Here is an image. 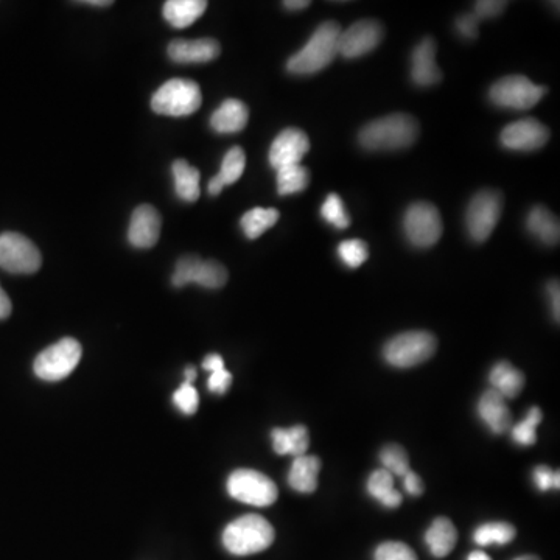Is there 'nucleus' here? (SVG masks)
<instances>
[{
    "label": "nucleus",
    "mask_w": 560,
    "mask_h": 560,
    "mask_svg": "<svg viewBox=\"0 0 560 560\" xmlns=\"http://www.w3.org/2000/svg\"><path fill=\"white\" fill-rule=\"evenodd\" d=\"M271 439H273V448L277 455H291L294 458L305 455L308 445H310V436L304 425L274 428Z\"/></svg>",
    "instance_id": "23"
},
{
    "label": "nucleus",
    "mask_w": 560,
    "mask_h": 560,
    "mask_svg": "<svg viewBox=\"0 0 560 560\" xmlns=\"http://www.w3.org/2000/svg\"><path fill=\"white\" fill-rule=\"evenodd\" d=\"M203 94L193 80L173 78L162 84L151 97V109L168 117H186L200 109Z\"/></svg>",
    "instance_id": "4"
},
{
    "label": "nucleus",
    "mask_w": 560,
    "mask_h": 560,
    "mask_svg": "<svg viewBox=\"0 0 560 560\" xmlns=\"http://www.w3.org/2000/svg\"><path fill=\"white\" fill-rule=\"evenodd\" d=\"M203 368L209 372H215L218 371V369H223L224 368L223 358H221V355L218 354L207 355V357L204 358L203 361Z\"/></svg>",
    "instance_id": "45"
},
{
    "label": "nucleus",
    "mask_w": 560,
    "mask_h": 560,
    "mask_svg": "<svg viewBox=\"0 0 560 560\" xmlns=\"http://www.w3.org/2000/svg\"><path fill=\"white\" fill-rule=\"evenodd\" d=\"M167 52L175 63L201 64L217 60L221 47L220 42L210 38L192 39V41L175 39L170 42Z\"/></svg>",
    "instance_id": "17"
},
{
    "label": "nucleus",
    "mask_w": 560,
    "mask_h": 560,
    "mask_svg": "<svg viewBox=\"0 0 560 560\" xmlns=\"http://www.w3.org/2000/svg\"><path fill=\"white\" fill-rule=\"evenodd\" d=\"M11 315V301L5 293L4 288L0 287V319H7Z\"/></svg>",
    "instance_id": "46"
},
{
    "label": "nucleus",
    "mask_w": 560,
    "mask_h": 560,
    "mask_svg": "<svg viewBox=\"0 0 560 560\" xmlns=\"http://www.w3.org/2000/svg\"><path fill=\"white\" fill-rule=\"evenodd\" d=\"M308 150H310V139L307 134L298 128H287L274 139L268 158L271 167L279 170L288 165L301 164Z\"/></svg>",
    "instance_id": "15"
},
{
    "label": "nucleus",
    "mask_w": 560,
    "mask_h": 560,
    "mask_svg": "<svg viewBox=\"0 0 560 560\" xmlns=\"http://www.w3.org/2000/svg\"><path fill=\"white\" fill-rule=\"evenodd\" d=\"M467 560H492V559H490V557L487 556L486 553H483V551H473V553H470L469 559Z\"/></svg>",
    "instance_id": "50"
},
{
    "label": "nucleus",
    "mask_w": 560,
    "mask_h": 560,
    "mask_svg": "<svg viewBox=\"0 0 560 560\" xmlns=\"http://www.w3.org/2000/svg\"><path fill=\"white\" fill-rule=\"evenodd\" d=\"M380 461L392 476H402L403 478L411 470L408 453L397 444L386 445L380 452Z\"/></svg>",
    "instance_id": "34"
},
{
    "label": "nucleus",
    "mask_w": 560,
    "mask_h": 560,
    "mask_svg": "<svg viewBox=\"0 0 560 560\" xmlns=\"http://www.w3.org/2000/svg\"><path fill=\"white\" fill-rule=\"evenodd\" d=\"M368 492L372 498L380 501L385 508H399L402 504V494L394 487V476L388 470H375L368 480Z\"/></svg>",
    "instance_id": "28"
},
{
    "label": "nucleus",
    "mask_w": 560,
    "mask_h": 560,
    "mask_svg": "<svg viewBox=\"0 0 560 560\" xmlns=\"http://www.w3.org/2000/svg\"><path fill=\"white\" fill-rule=\"evenodd\" d=\"M543 414L539 406H532L520 424L512 428V439L523 447H529L537 442V427L542 422Z\"/></svg>",
    "instance_id": "33"
},
{
    "label": "nucleus",
    "mask_w": 560,
    "mask_h": 560,
    "mask_svg": "<svg viewBox=\"0 0 560 560\" xmlns=\"http://www.w3.org/2000/svg\"><path fill=\"white\" fill-rule=\"evenodd\" d=\"M228 282V270L215 260H201L196 256H184L176 263L172 284L182 288L189 284H198L209 290H218Z\"/></svg>",
    "instance_id": "12"
},
{
    "label": "nucleus",
    "mask_w": 560,
    "mask_h": 560,
    "mask_svg": "<svg viewBox=\"0 0 560 560\" xmlns=\"http://www.w3.org/2000/svg\"><path fill=\"white\" fill-rule=\"evenodd\" d=\"M560 473L559 470L554 472L551 467L539 466L534 470V483H536L537 489L546 492V490L559 489L560 487Z\"/></svg>",
    "instance_id": "39"
},
{
    "label": "nucleus",
    "mask_w": 560,
    "mask_h": 560,
    "mask_svg": "<svg viewBox=\"0 0 560 560\" xmlns=\"http://www.w3.org/2000/svg\"><path fill=\"white\" fill-rule=\"evenodd\" d=\"M284 7L290 11L305 10V8L310 7V2L308 0H287V2H284Z\"/></svg>",
    "instance_id": "47"
},
{
    "label": "nucleus",
    "mask_w": 560,
    "mask_h": 560,
    "mask_svg": "<svg viewBox=\"0 0 560 560\" xmlns=\"http://www.w3.org/2000/svg\"><path fill=\"white\" fill-rule=\"evenodd\" d=\"M279 217V210L273 209V207H268V209L256 207V209L248 210L243 215L240 223H242L243 232H245L246 237L249 240H256L263 232L273 228Z\"/></svg>",
    "instance_id": "29"
},
{
    "label": "nucleus",
    "mask_w": 560,
    "mask_h": 560,
    "mask_svg": "<svg viewBox=\"0 0 560 560\" xmlns=\"http://www.w3.org/2000/svg\"><path fill=\"white\" fill-rule=\"evenodd\" d=\"M41 265V252L32 240L18 232L0 235V268L13 274H33Z\"/></svg>",
    "instance_id": "11"
},
{
    "label": "nucleus",
    "mask_w": 560,
    "mask_h": 560,
    "mask_svg": "<svg viewBox=\"0 0 560 560\" xmlns=\"http://www.w3.org/2000/svg\"><path fill=\"white\" fill-rule=\"evenodd\" d=\"M545 92V88L537 86L528 78L522 77V75H512V77L498 80L490 88L489 97L500 108L525 111V109L534 108L542 100Z\"/></svg>",
    "instance_id": "10"
},
{
    "label": "nucleus",
    "mask_w": 560,
    "mask_h": 560,
    "mask_svg": "<svg viewBox=\"0 0 560 560\" xmlns=\"http://www.w3.org/2000/svg\"><path fill=\"white\" fill-rule=\"evenodd\" d=\"M548 296H550L551 310H553L554 319H556V321L559 322L560 290H559V282H557V280H551L550 284H548Z\"/></svg>",
    "instance_id": "44"
},
{
    "label": "nucleus",
    "mask_w": 560,
    "mask_h": 560,
    "mask_svg": "<svg viewBox=\"0 0 560 560\" xmlns=\"http://www.w3.org/2000/svg\"><path fill=\"white\" fill-rule=\"evenodd\" d=\"M207 189H209L210 195L217 196L220 195L221 190L224 189V186L223 184H221L220 179L215 176V178L210 179L209 187H207Z\"/></svg>",
    "instance_id": "48"
},
{
    "label": "nucleus",
    "mask_w": 560,
    "mask_h": 560,
    "mask_svg": "<svg viewBox=\"0 0 560 560\" xmlns=\"http://www.w3.org/2000/svg\"><path fill=\"white\" fill-rule=\"evenodd\" d=\"M550 130L537 119H522L501 131V145L512 151H534L545 147Z\"/></svg>",
    "instance_id": "14"
},
{
    "label": "nucleus",
    "mask_w": 560,
    "mask_h": 560,
    "mask_svg": "<svg viewBox=\"0 0 560 560\" xmlns=\"http://www.w3.org/2000/svg\"><path fill=\"white\" fill-rule=\"evenodd\" d=\"M228 492L232 498L242 503L263 508L277 500V486L263 473L251 469H238L231 473Z\"/></svg>",
    "instance_id": "7"
},
{
    "label": "nucleus",
    "mask_w": 560,
    "mask_h": 560,
    "mask_svg": "<svg viewBox=\"0 0 560 560\" xmlns=\"http://www.w3.org/2000/svg\"><path fill=\"white\" fill-rule=\"evenodd\" d=\"M173 178H175L176 195L186 203H195L201 195L200 170L192 167L184 159L173 162Z\"/></svg>",
    "instance_id": "27"
},
{
    "label": "nucleus",
    "mask_w": 560,
    "mask_h": 560,
    "mask_svg": "<svg viewBox=\"0 0 560 560\" xmlns=\"http://www.w3.org/2000/svg\"><path fill=\"white\" fill-rule=\"evenodd\" d=\"M411 78L420 88L439 83L442 72L436 64V42L425 38L417 44L411 55Z\"/></svg>",
    "instance_id": "18"
},
{
    "label": "nucleus",
    "mask_w": 560,
    "mask_h": 560,
    "mask_svg": "<svg viewBox=\"0 0 560 560\" xmlns=\"http://www.w3.org/2000/svg\"><path fill=\"white\" fill-rule=\"evenodd\" d=\"M492 389L504 399H515L525 386V375L508 361L495 364L489 375Z\"/></svg>",
    "instance_id": "24"
},
{
    "label": "nucleus",
    "mask_w": 560,
    "mask_h": 560,
    "mask_svg": "<svg viewBox=\"0 0 560 560\" xmlns=\"http://www.w3.org/2000/svg\"><path fill=\"white\" fill-rule=\"evenodd\" d=\"M232 383V374L226 371V368L218 369V371L210 372L209 386L210 391L217 392V394H224L228 391Z\"/></svg>",
    "instance_id": "42"
},
{
    "label": "nucleus",
    "mask_w": 560,
    "mask_h": 560,
    "mask_svg": "<svg viewBox=\"0 0 560 560\" xmlns=\"http://www.w3.org/2000/svg\"><path fill=\"white\" fill-rule=\"evenodd\" d=\"M246 167V154L243 148L234 147L224 156L223 164H221L220 173L217 178L220 179L224 187L231 186L238 179L242 178Z\"/></svg>",
    "instance_id": "32"
},
{
    "label": "nucleus",
    "mask_w": 560,
    "mask_h": 560,
    "mask_svg": "<svg viewBox=\"0 0 560 560\" xmlns=\"http://www.w3.org/2000/svg\"><path fill=\"white\" fill-rule=\"evenodd\" d=\"M478 414L492 433L503 434L511 428L512 416L508 403L494 389H489L481 396Z\"/></svg>",
    "instance_id": "19"
},
{
    "label": "nucleus",
    "mask_w": 560,
    "mask_h": 560,
    "mask_svg": "<svg viewBox=\"0 0 560 560\" xmlns=\"http://www.w3.org/2000/svg\"><path fill=\"white\" fill-rule=\"evenodd\" d=\"M162 220L158 210L150 204L137 207L131 217L128 240L134 248H153L161 235Z\"/></svg>",
    "instance_id": "16"
},
{
    "label": "nucleus",
    "mask_w": 560,
    "mask_h": 560,
    "mask_svg": "<svg viewBox=\"0 0 560 560\" xmlns=\"http://www.w3.org/2000/svg\"><path fill=\"white\" fill-rule=\"evenodd\" d=\"M419 137V123L408 114H391L364 126L358 142L364 150L391 151L411 147Z\"/></svg>",
    "instance_id": "1"
},
{
    "label": "nucleus",
    "mask_w": 560,
    "mask_h": 560,
    "mask_svg": "<svg viewBox=\"0 0 560 560\" xmlns=\"http://www.w3.org/2000/svg\"><path fill=\"white\" fill-rule=\"evenodd\" d=\"M403 229L411 245L416 248H430L441 240L444 224L436 206L430 203H414L406 210Z\"/></svg>",
    "instance_id": "8"
},
{
    "label": "nucleus",
    "mask_w": 560,
    "mask_h": 560,
    "mask_svg": "<svg viewBox=\"0 0 560 560\" xmlns=\"http://www.w3.org/2000/svg\"><path fill=\"white\" fill-rule=\"evenodd\" d=\"M321 215L327 223L336 229H346L350 226V217L346 212L343 200L336 193H330L322 204Z\"/></svg>",
    "instance_id": "35"
},
{
    "label": "nucleus",
    "mask_w": 560,
    "mask_h": 560,
    "mask_svg": "<svg viewBox=\"0 0 560 560\" xmlns=\"http://www.w3.org/2000/svg\"><path fill=\"white\" fill-rule=\"evenodd\" d=\"M206 8V0H168L164 5V18L172 27L187 28L203 16Z\"/></svg>",
    "instance_id": "25"
},
{
    "label": "nucleus",
    "mask_w": 560,
    "mask_h": 560,
    "mask_svg": "<svg viewBox=\"0 0 560 560\" xmlns=\"http://www.w3.org/2000/svg\"><path fill=\"white\" fill-rule=\"evenodd\" d=\"M526 226L528 231L545 245L553 246L559 243V220L546 207H532L526 218Z\"/></svg>",
    "instance_id": "26"
},
{
    "label": "nucleus",
    "mask_w": 560,
    "mask_h": 560,
    "mask_svg": "<svg viewBox=\"0 0 560 560\" xmlns=\"http://www.w3.org/2000/svg\"><path fill=\"white\" fill-rule=\"evenodd\" d=\"M81 344L74 338H63L36 357L33 371L46 382H58L72 374L81 360Z\"/></svg>",
    "instance_id": "6"
},
{
    "label": "nucleus",
    "mask_w": 560,
    "mask_h": 560,
    "mask_svg": "<svg viewBox=\"0 0 560 560\" xmlns=\"http://www.w3.org/2000/svg\"><path fill=\"white\" fill-rule=\"evenodd\" d=\"M478 24L480 19L476 18L475 14H462L456 19V30L462 38L475 39L478 36Z\"/></svg>",
    "instance_id": "41"
},
{
    "label": "nucleus",
    "mask_w": 560,
    "mask_h": 560,
    "mask_svg": "<svg viewBox=\"0 0 560 560\" xmlns=\"http://www.w3.org/2000/svg\"><path fill=\"white\" fill-rule=\"evenodd\" d=\"M514 560H540V559L537 556H532V554H528V556H520V557H517V559H514Z\"/></svg>",
    "instance_id": "52"
},
{
    "label": "nucleus",
    "mask_w": 560,
    "mask_h": 560,
    "mask_svg": "<svg viewBox=\"0 0 560 560\" xmlns=\"http://www.w3.org/2000/svg\"><path fill=\"white\" fill-rule=\"evenodd\" d=\"M274 537V528L266 518L248 514L226 526L223 545L234 556H249L268 550L273 545Z\"/></svg>",
    "instance_id": "3"
},
{
    "label": "nucleus",
    "mask_w": 560,
    "mask_h": 560,
    "mask_svg": "<svg viewBox=\"0 0 560 560\" xmlns=\"http://www.w3.org/2000/svg\"><path fill=\"white\" fill-rule=\"evenodd\" d=\"M338 256H340L344 265L349 266V268H358L368 260V245L361 240H346L338 246Z\"/></svg>",
    "instance_id": "36"
},
{
    "label": "nucleus",
    "mask_w": 560,
    "mask_h": 560,
    "mask_svg": "<svg viewBox=\"0 0 560 560\" xmlns=\"http://www.w3.org/2000/svg\"><path fill=\"white\" fill-rule=\"evenodd\" d=\"M425 542H427L431 554L438 559H442V557H447L448 554L452 553L453 548H455L456 542H458V531H456L455 525L450 522V518L438 517L428 528L427 534H425Z\"/></svg>",
    "instance_id": "22"
},
{
    "label": "nucleus",
    "mask_w": 560,
    "mask_h": 560,
    "mask_svg": "<svg viewBox=\"0 0 560 560\" xmlns=\"http://www.w3.org/2000/svg\"><path fill=\"white\" fill-rule=\"evenodd\" d=\"M310 182V172L307 167L288 165L277 170V192L279 195L287 196L294 193L304 192Z\"/></svg>",
    "instance_id": "30"
},
{
    "label": "nucleus",
    "mask_w": 560,
    "mask_h": 560,
    "mask_svg": "<svg viewBox=\"0 0 560 560\" xmlns=\"http://www.w3.org/2000/svg\"><path fill=\"white\" fill-rule=\"evenodd\" d=\"M173 402L178 406L181 413L187 414V416H192L198 410V405H200V397H198V391L193 388L190 383H182L181 388L173 394Z\"/></svg>",
    "instance_id": "38"
},
{
    "label": "nucleus",
    "mask_w": 560,
    "mask_h": 560,
    "mask_svg": "<svg viewBox=\"0 0 560 560\" xmlns=\"http://www.w3.org/2000/svg\"><path fill=\"white\" fill-rule=\"evenodd\" d=\"M319 470H321V461L318 456H298L291 464L288 484L299 494H313L318 487Z\"/></svg>",
    "instance_id": "21"
},
{
    "label": "nucleus",
    "mask_w": 560,
    "mask_h": 560,
    "mask_svg": "<svg viewBox=\"0 0 560 560\" xmlns=\"http://www.w3.org/2000/svg\"><path fill=\"white\" fill-rule=\"evenodd\" d=\"M515 534L517 531L509 523H484L480 528H476L473 540L480 546L508 545L515 539Z\"/></svg>",
    "instance_id": "31"
},
{
    "label": "nucleus",
    "mask_w": 560,
    "mask_h": 560,
    "mask_svg": "<svg viewBox=\"0 0 560 560\" xmlns=\"http://www.w3.org/2000/svg\"><path fill=\"white\" fill-rule=\"evenodd\" d=\"M506 2H498V0H481L476 2L473 8V14L480 19H494L500 16L506 10Z\"/></svg>",
    "instance_id": "40"
},
{
    "label": "nucleus",
    "mask_w": 560,
    "mask_h": 560,
    "mask_svg": "<svg viewBox=\"0 0 560 560\" xmlns=\"http://www.w3.org/2000/svg\"><path fill=\"white\" fill-rule=\"evenodd\" d=\"M375 560H417L416 553L402 542H385L377 546Z\"/></svg>",
    "instance_id": "37"
},
{
    "label": "nucleus",
    "mask_w": 560,
    "mask_h": 560,
    "mask_svg": "<svg viewBox=\"0 0 560 560\" xmlns=\"http://www.w3.org/2000/svg\"><path fill=\"white\" fill-rule=\"evenodd\" d=\"M343 28L336 22H324L316 28L307 44L294 53L287 63V69L293 75H313L326 69L338 53V42Z\"/></svg>",
    "instance_id": "2"
},
{
    "label": "nucleus",
    "mask_w": 560,
    "mask_h": 560,
    "mask_svg": "<svg viewBox=\"0 0 560 560\" xmlns=\"http://www.w3.org/2000/svg\"><path fill=\"white\" fill-rule=\"evenodd\" d=\"M503 210V198L495 190H481L473 196L466 212V226L473 242H486L494 232Z\"/></svg>",
    "instance_id": "9"
},
{
    "label": "nucleus",
    "mask_w": 560,
    "mask_h": 560,
    "mask_svg": "<svg viewBox=\"0 0 560 560\" xmlns=\"http://www.w3.org/2000/svg\"><path fill=\"white\" fill-rule=\"evenodd\" d=\"M403 486H405L406 492L413 495V497H420V495L424 494V483H422L420 476L414 473L413 470H410V472L403 476Z\"/></svg>",
    "instance_id": "43"
},
{
    "label": "nucleus",
    "mask_w": 560,
    "mask_h": 560,
    "mask_svg": "<svg viewBox=\"0 0 560 560\" xmlns=\"http://www.w3.org/2000/svg\"><path fill=\"white\" fill-rule=\"evenodd\" d=\"M195 378H196L195 368H193V366H189V368L186 369V380H184V382L190 383V385H192V383L195 382Z\"/></svg>",
    "instance_id": "51"
},
{
    "label": "nucleus",
    "mask_w": 560,
    "mask_h": 560,
    "mask_svg": "<svg viewBox=\"0 0 560 560\" xmlns=\"http://www.w3.org/2000/svg\"><path fill=\"white\" fill-rule=\"evenodd\" d=\"M81 4H88L91 7H109L112 2L111 0H88V2H81Z\"/></svg>",
    "instance_id": "49"
},
{
    "label": "nucleus",
    "mask_w": 560,
    "mask_h": 560,
    "mask_svg": "<svg viewBox=\"0 0 560 560\" xmlns=\"http://www.w3.org/2000/svg\"><path fill=\"white\" fill-rule=\"evenodd\" d=\"M438 341L425 330L400 333L386 343L383 357L394 368H414L433 357Z\"/></svg>",
    "instance_id": "5"
},
{
    "label": "nucleus",
    "mask_w": 560,
    "mask_h": 560,
    "mask_svg": "<svg viewBox=\"0 0 560 560\" xmlns=\"http://www.w3.org/2000/svg\"><path fill=\"white\" fill-rule=\"evenodd\" d=\"M248 106L240 100L229 98L210 117V126L220 134L238 133L248 123Z\"/></svg>",
    "instance_id": "20"
},
{
    "label": "nucleus",
    "mask_w": 560,
    "mask_h": 560,
    "mask_svg": "<svg viewBox=\"0 0 560 560\" xmlns=\"http://www.w3.org/2000/svg\"><path fill=\"white\" fill-rule=\"evenodd\" d=\"M383 25L374 19H361L341 32L338 53L347 60L368 55L380 46L383 39Z\"/></svg>",
    "instance_id": "13"
}]
</instances>
